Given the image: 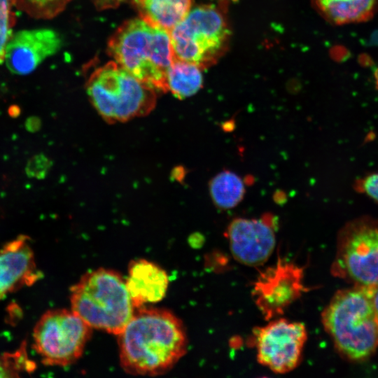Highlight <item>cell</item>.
<instances>
[{"label":"cell","mask_w":378,"mask_h":378,"mask_svg":"<svg viewBox=\"0 0 378 378\" xmlns=\"http://www.w3.org/2000/svg\"><path fill=\"white\" fill-rule=\"evenodd\" d=\"M209 190L214 204L221 209L237 206L245 193L244 181L230 171H223L212 178Z\"/></svg>","instance_id":"obj_18"},{"label":"cell","mask_w":378,"mask_h":378,"mask_svg":"<svg viewBox=\"0 0 378 378\" xmlns=\"http://www.w3.org/2000/svg\"><path fill=\"white\" fill-rule=\"evenodd\" d=\"M227 237L233 258L250 267L265 264L276 244L274 225L264 218L233 219L227 227Z\"/></svg>","instance_id":"obj_11"},{"label":"cell","mask_w":378,"mask_h":378,"mask_svg":"<svg viewBox=\"0 0 378 378\" xmlns=\"http://www.w3.org/2000/svg\"><path fill=\"white\" fill-rule=\"evenodd\" d=\"M71 0H14L15 6L36 19H51L59 14Z\"/></svg>","instance_id":"obj_20"},{"label":"cell","mask_w":378,"mask_h":378,"mask_svg":"<svg viewBox=\"0 0 378 378\" xmlns=\"http://www.w3.org/2000/svg\"><path fill=\"white\" fill-rule=\"evenodd\" d=\"M331 272L354 286H378V219L362 216L342 227Z\"/></svg>","instance_id":"obj_7"},{"label":"cell","mask_w":378,"mask_h":378,"mask_svg":"<svg viewBox=\"0 0 378 378\" xmlns=\"http://www.w3.org/2000/svg\"><path fill=\"white\" fill-rule=\"evenodd\" d=\"M41 276L29 238L20 235L0 248V300Z\"/></svg>","instance_id":"obj_13"},{"label":"cell","mask_w":378,"mask_h":378,"mask_svg":"<svg viewBox=\"0 0 378 378\" xmlns=\"http://www.w3.org/2000/svg\"><path fill=\"white\" fill-rule=\"evenodd\" d=\"M85 89L94 109L109 124L144 117L157 104V91L115 61L96 69L88 79Z\"/></svg>","instance_id":"obj_5"},{"label":"cell","mask_w":378,"mask_h":378,"mask_svg":"<svg viewBox=\"0 0 378 378\" xmlns=\"http://www.w3.org/2000/svg\"><path fill=\"white\" fill-rule=\"evenodd\" d=\"M62 43L60 36L52 29H24L13 33L6 46V65L14 74H29L45 59L55 54Z\"/></svg>","instance_id":"obj_12"},{"label":"cell","mask_w":378,"mask_h":378,"mask_svg":"<svg viewBox=\"0 0 378 378\" xmlns=\"http://www.w3.org/2000/svg\"><path fill=\"white\" fill-rule=\"evenodd\" d=\"M320 14L331 23L365 22L378 10V0H312Z\"/></svg>","instance_id":"obj_15"},{"label":"cell","mask_w":378,"mask_h":378,"mask_svg":"<svg viewBox=\"0 0 378 378\" xmlns=\"http://www.w3.org/2000/svg\"><path fill=\"white\" fill-rule=\"evenodd\" d=\"M370 295L372 297L375 314H376V318H377V328H378V286L376 287H374L372 288H370Z\"/></svg>","instance_id":"obj_26"},{"label":"cell","mask_w":378,"mask_h":378,"mask_svg":"<svg viewBox=\"0 0 378 378\" xmlns=\"http://www.w3.org/2000/svg\"><path fill=\"white\" fill-rule=\"evenodd\" d=\"M324 330L336 350L351 361H363L378 347V328L370 290H338L321 314Z\"/></svg>","instance_id":"obj_2"},{"label":"cell","mask_w":378,"mask_h":378,"mask_svg":"<svg viewBox=\"0 0 378 378\" xmlns=\"http://www.w3.org/2000/svg\"><path fill=\"white\" fill-rule=\"evenodd\" d=\"M36 365L27 351L26 344L13 352L0 354V377H18L23 373L34 371Z\"/></svg>","instance_id":"obj_19"},{"label":"cell","mask_w":378,"mask_h":378,"mask_svg":"<svg viewBox=\"0 0 378 378\" xmlns=\"http://www.w3.org/2000/svg\"><path fill=\"white\" fill-rule=\"evenodd\" d=\"M253 335L258 362L273 372L285 374L300 363L307 340L303 323L278 318L255 328Z\"/></svg>","instance_id":"obj_9"},{"label":"cell","mask_w":378,"mask_h":378,"mask_svg":"<svg viewBox=\"0 0 378 378\" xmlns=\"http://www.w3.org/2000/svg\"><path fill=\"white\" fill-rule=\"evenodd\" d=\"M118 335L120 365L134 375L167 372L188 347L183 323L164 309L139 307Z\"/></svg>","instance_id":"obj_1"},{"label":"cell","mask_w":378,"mask_h":378,"mask_svg":"<svg viewBox=\"0 0 378 378\" xmlns=\"http://www.w3.org/2000/svg\"><path fill=\"white\" fill-rule=\"evenodd\" d=\"M354 188L358 192L368 195L378 203V170L359 178Z\"/></svg>","instance_id":"obj_23"},{"label":"cell","mask_w":378,"mask_h":378,"mask_svg":"<svg viewBox=\"0 0 378 378\" xmlns=\"http://www.w3.org/2000/svg\"><path fill=\"white\" fill-rule=\"evenodd\" d=\"M14 0H0V64L4 62L6 46L16 22Z\"/></svg>","instance_id":"obj_21"},{"label":"cell","mask_w":378,"mask_h":378,"mask_svg":"<svg viewBox=\"0 0 378 378\" xmlns=\"http://www.w3.org/2000/svg\"><path fill=\"white\" fill-rule=\"evenodd\" d=\"M172 59L202 69L217 63L228 49L231 30L224 2L190 9L169 31Z\"/></svg>","instance_id":"obj_6"},{"label":"cell","mask_w":378,"mask_h":378,"mask_svg":"<svg viewBox=\"0 0 378 378\" xmlns=\"http://www.w3.org/2000/svg\"><path fill=\"white\" fill-rule=\"evenodd\" d=\"M99 10L115 8L126 0H91Z\"/></svg>","instance_id":"obj_24"},{"label":"cell","mask_w":378,"mask_h":378,"mask_svg":"<svg viewBox=\"0 0 378 378\" xmlns=\"http://www.w3.org/2000/svg\"><path fill=\"white\" fill-rule=\"evenodd\" d=\"M71 310L92 328L118 335L135 310L122 276L109 269L86 272L70 289Z\"/></svg>","instance_id":"obj_4"},{"label":"cell","mask_w":378,"mask_h":378,"mask_svg":"<svg viewBox=\"0 0 378 378\" xmlns=\"http://www.w3.org/2000/svg\"><path fill=\"white\" fill-rule=\"evenodd\" d=\"M8 113L10 117L18 118L21 113L20 108L17 105H12L8 108Z\"/></svg>","instance_id":"obj_27"},{"label":"cell","mask_w":378,"mask_h":378,"mask_svg":"<svg viewBox=\"0 0 378 378\" xmlns=\"http://www.w3.org/2000/svg\"><path fill=\"white\" fill-rule=\"evenodd\" d=\"M374 78H375L376 87L378 89V69L375 71Z\"/></svg>","instance_id":"obj_28"},{"label":"cell","mask_w":378,"mask_h":378,"mask_svg":"<svg viewBox=\"0 0 378 378\" xmlns=\"http://www.w3.org/2000/svg\"><path fill=\"white\" fill-rule=\"evenodd\" d=\"M125 285L134 307L139 308L164 298L169 286V277L160 266L147 260L139 259L130 263Z\"/></svg>","instance_id":"obj_14"},{"label":"cell","mask_w":378,"mask_h":378,"mask_svg":"<svg viewBox=\"0 0 378 378\" xmlns=\"http://www.w3.org/2000/svg\"><path fill=\"white\" fill-rule=\"evenodd\" d=\"M303 269L296 264L279 259L263 271L254 283L253 298L267 320L276 318L307 290Z\"/></svg>","instance_id":"obj_10"},{"label":"cell","mask_w":378,"mask_h":378,"mask_svg":"<svg viewBox=\"0 0 378 378\" xmlns=\"http://www.w3.org/2000/svg\"><path fill=\"white\" fill-rule=\"evenodd\" d=\"M92 335V328L71 309L46 312L33 331V347L42 363L66 366L83 354Z\"/></svg>","instance_id":"obj_8"},{"label":"cell","mask_w":378,"mask_h":378,"mask_svg":"<svg viewBox=\"0 0 378 378\" xmlns=\"http://www.w3.org/2000/svg\"><path fill=\"white\" fill-rule=\"evenodd\" d=\"M52 165V161L45 154L38 153L32 156L25 167V172L29 178L43 179Z\"/></svg>","instance_id":"obj_22"},{"label":"cell","mask_w":378,"mask_h":378,"mask_svg":"<svg viewBox=\"0 0 378 378\" xmlns=\"http://www.w3.org/2000/svg\"><path fill=\"white\" fill-rule=\"evenodd\" d=\"M139 17L168 32L188 13L191 0H132Z\"/></svg>","instance_id":"obj_16"},{"label":"cell","mask_w":378,"mask_h":378,"mask_svg":"<svg viewBox=\"0 0 378 378\" xmlns=\"http://www.w3.org/2000/svg\"><path fill=\"white\" fill-rule=\"evenodd\" d=\"M108 52L137 79L167 92L166 75L173 59L167 31L140 17L127 20L109 39Z\"/></svg>","instance_id":"obj_3"},{"label":"cell","mask_w":378,"mask_h":378,"mask_svg":"<svg viewBox=\"0 0 378 378\" xmlns=\"http://www.w3.org/2000/svg\"><path fill=\"white\" fill-rule=\"evenodd\" d=\"M41 127V120L37 116H30L25 121V128L29 132H36Z\"/></svg>","instance_id":"obj_25"},{"label":"cell","mask_w":378,"mask_h":378,"mask_svg":"<svg viewBox=\"0 0 378 378\" xmlns=\"http://www.w3.org/2000/svg\"><path fill=\"white\" fill-rule=\"evenodd\" d=\"M202 70L192 63L173 59L166 75L167 92L180 99L194 95L202 87Z\"/></svg>","instance_id":"obj_17"}]
</instances>
